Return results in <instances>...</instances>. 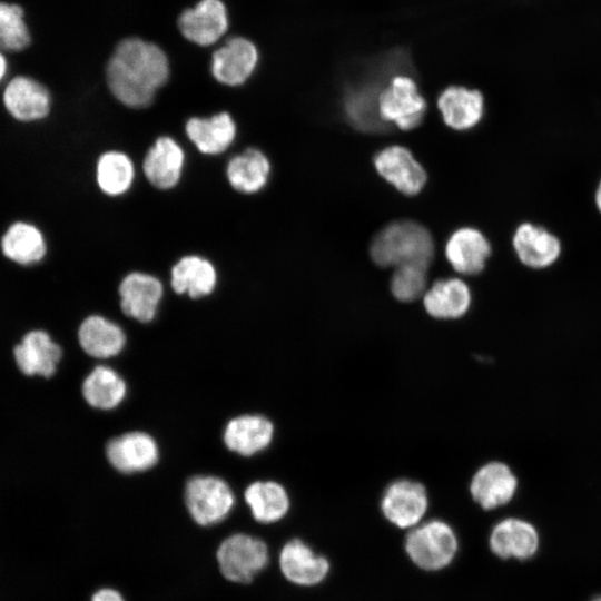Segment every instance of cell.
Segmentation results:
<instances>
[{"label":"cell","instance_id":"obj_4","mask_svg":"<svg viewBox=\"0 0 601 601\" xmlns=\"http://www.w3.org/2000/svg\"><path fill=\"white\" fill-rule=\"evenodd\" d=\"M374 263L382 267L417 264L428 267L434 254L430 231L412 220L388 224L373 238L370 248Z\"/></svg>","mask_w":601,"mask_h":601},{"label":"cell","instance_id":"obj_32","mask_svg":"<svg viewBox=\"0 0 601 601\" xmlns=\"http://www.w3.org/2000/svg\"><path fill=\"white\" fill-rule=\"evenodd\" d=\"M134 165L130 158L120 151H108L97 162V183L109 196L126 193L134 180Z\"/></svg>","mask_w":601,"mask_h":601},{"label":"cell","instance_id":"obj_33","mask_svg":"<svg viewBox=\"0 0 601 601\" xmlns=\"http://www.w3.org/2000/svg\"><path fill=\"white\" fill-rule=\"evenodd\" d=\"M30 41L22 7L0 1V51H21Z\"/></svg>","mask_w":601,"mask_h":601},{"label":"cell","instance_id":"obj_34","mask_svg":"<svg viewBox=\"0 0 601 601\" xmlns=\"http://www.w3.org/2000/svg\"><path fill=\"white\" fill-rule=\"evenodd\" d=\"M427 267L406 264L396 267L391 278V292L401 302H413L425 293Z\"/></svg>","mask_w":601,"mask_h":601},{"label":"cell","instance_id":"obj_37","mask_svg":"<svg viewBox=\"0 0 601 601\" xmlns=\"http://www.w3.org/2000/svg\"><path fill=\"white\" fill-rule=\"evenodd\" d=\"M595 204H597L598 209L601 213V180L595 191Z\"/></svg>","mask_w":601,"mask_h":601},{"label":"cell","instance_id":"obj_22","mask_svg":"<svg viewBox=\"0 0 601 601\" xmlns=\"http://www.w3.org/2000/svg\"><path fill=\"white\" fill-rule=\"evenodd\" d=\"M61 355L59 345L43 331L28 333L14 347L17 365L26 375L52 376Z\"/></svg>","mask_w":601,"mask_h":601},{"label":"cell","instance_id":"obj_7","mask_svg":"<svg viewBox=\"0 0 601 601\" xmlns=\"http://www.w3.org/2000/svg\"><path fill=\"white\" fill-rule=\"evenodd\" d=\"M269 549L259 538L238 533L225 539L218 548L217 561L225 578L248 583L269 564Z\"/></svg>","mask_w":601,"mask_h":601},{"label":"cell","instance_id":"obj_24","mask_svg":"<svg viewBox=\"0 0 601 601\" xmlns=\"http://www.w3.org/2000/svg\"><path fill=\"white\" fill-rule=\"evenodd\" d=\"M187 137L206 155H218L234 141L236 125L228 112L210 118H190L185 126Z\"/></svg>","mask_w":601,"mask_h":601},{"label":"cell","instance_id":"obj_2","mask_svg":"<svg viewBox=\"0 0 601 601\" xmlns=\"http://www.w3.org/2000/svg\"><path fill=\"white\" fill-rule=\"evenodd\" d=\"M402 544L408 562L426 574L449 570L456 562L462 548L456 528L441 516H428L404 532Z\"/></svg>","mask_w":601,"mask_h":601},{"label":"cell","instance_id":"obj_20","mask_svg":"<svg viewBox=\"0 0 601 601\" xmlns=\"http://www.w3.org/2000/svg\"><path fill=\"white\" fill-rule=\"evenodd\" d=\"M437 107L449 127L465 130L476 126L482 119L484 98L479 90L450 86L439 96Z\"/></svg>","mask_w":601,"mask_h":601},{"label":"cell","instance_id":"obj_35","mask_svg":"<svg viewBox=\"0 0 601 601\" xmlns=\"http://www.w3.org/2000/svg\"><path fill=\"white\" fill-rule=\"evenodd\" d=\"M90 601H125L121 594L112 589H100L96 591Z\"/></svg>","mask_w":601,"mask_h":601},{"label":"cell","instance_id":"obj_15","mask_svg":"<svg viewBox=\"0 0 601 601\" xmlns=\"http://www.w3.org/2000/svg\"><path fill=\"white\" fill-rule=\"evenodd\" d=\"M109 463L121 473L142 472L159 457L156 441L145 432H128L111 439L106 446Z\"/></svg>","mask_w":601,"mask_h":601},{"label":"cell","instance_id":"obj_3","mask_svg":"<svg viewBox=\"0 0 601 601\" xmlns=\"http://www.w3.org/2000/svg\"><path fill=\"white\" fill-rule=\"evenodd\" d=\"M405 58L392 56L375 65L358 79L349 82L343 96V110L357 130L382 132L390 128L380 117L378 98L388 80L405 70Z\"/></svg>","mask_w":601,"mask_h":601},{"label":"cell","instance_id":"obj_21","mask_svg":"<svg viewBox=\"0 0 601 601\" xmlns=\"http://www.w3.org/2000/svg\"><path fill=\"white\" fill-rule=\"evenodd\" d=\"M184 159V151L174 139L160 137L144 159V174L155 187L170 189L180 179Z\"/></svg>","mask_w":601,"mask_h":601},{"label":"cell","instance_id":"obj_9","mask_svg":"<svg viewBox=\"0 0 601 601\" xmlns=\"http://www.w3.org/2000/svg\"><path fill=\"white\" fill-rule=\"evenodd\" d=\"M426 101L418 92L415 80L405 73L393 76L378 98V114L387 125L393 122L400 129L417 127L424 117Z\"/></svg>","mask_w":601,"mask_h":601},{"label":"cell","instance_id":"obj_26","mask_svg":"<svg viewBox=\"0 0 601 601\" xmlns=\"http://www.w3.org/2000/svg\"><path fill=\"white\" fill-rule=\"evenodd\" d=\"M245 500L254 519L262 524L282 521L290 510L287 490L275 481H256L247 486Z\"/></svg>","mask_w":601,"mask_h":601},{"label":"cell","instance_id":"obj_14","mask_svg":"<svg viewBox=\"0 0 601 601\" xmlns=\"http://www.w3.org/2000/svg\"><path fill=\"white\" fill-rule=\"evenodd\" d=\"M374 166L385 180L407 196L418 194L426 183L425 170L402 146H390L377 152Z\"/></svg>","mask_w":601,"mask_h":601},{"label":"cell","instance_id":"obj_5","mask_svg":"<svg viewBox=\"0 0 601 601\" xmlns=\"http://www.w3.org/2000/svg\"><path fill=\"white\" fill-rule=\"evenodd\" d=\"M277 560L286 582L300 590L323 585L333 571L329 556L299 535L288 538L283 543Z\"/></svg>","mask_w":601,"mask_h":601},{"label":"cell","instance_id":"obj_6","mask_svg":"<svg viewBox=\"0 0 601 601\" xmlns=\"http://www.w3.org/2000/svg\"><path fill=\"white\" fill-rule=\"evenodd\" d=\"M431 501L425 485L410 479H397L387 484L378 501V511L392 528L406 532L424 521Z\"/></svg>","mask_w":601,"mask_h":601},{"label":"cell","instance_id":"obj_13","mask_svg":"<svg viewBox=\"0 0 601 601\" xmlns=\"http://www.w3.org/2000/svg\"><path fill=\"white\" fill-rule=\"evenodd\" d=\"M257 62L255 43L244 37H233L213 53L211 73L223 85L238 86L252 76Z\"/></svg>","mask_w":601,"mask_h":601},{"label":"cell","instance_id":"obj_27","mask_svg":"<svg viewBox=\"0 0 601 601\" xmlns=\"http://www.w3.org/2000/svg\"><path fill=\"white\" fill-rule=\"evenodd\" d=\"M78 338L82 349L96 358L116 356L126 344L122 329L99 315H91L81 323Z\"/></svg>","mask_w":601,"mask_h":601},{"label":"cell","instance_id":"obj_30","mask_svg":"<svg viewBox=\"0 0 601 601\" xmlns=\"http://www.w3.org/2000/svg\"><path fill=\"white\" fill-rule=\"evenodd\" d=\"M127 387L122 377L112 368L96 366L85 378L82 394L87 403L99 410L118 406L126 396Z\"/></svg>","mask_w":601,"mask_h":601},{"label":"cell","instance_id":"obj_28","mask_svg":"<svg viewBox=\"0 0 601 601\" xmlns=\"http://www.w3.org/2000/svg\"><path fill=\"white\" fill-rule=\"evenodd\" d=\"M216 283L215 267L200 256H185L171 269L170 284L177 294H187L193 298H199L209 295Z\"/></svg>","mask_w":601,"mask_h":601},{"label":"cell","instance_id":"obj_23","mask_svg":"<svg viewBox=\"0 0 601 601\" xmlns=\"http://www.w3.org/2000/svg\"><path fill=\"white\" fill-rule=\"evenodd\" d=\"M273 435V423L265 416L240 415L227 423L224 442L230 451L250 456L265 450Z\"/></svg>","mask_w":601,"mask_h":601},{"label":"cell","instance_id":"obj_31","mask_svg":"<svg viewBox=\"0 0 601 601\" xmlns=\"http://www.w3.org/2000/svg\"><path fill=\"white\" fill-rule=\"evenodd\" d=\"M1 248L4 256L21 265L38 263L46 255V242L41 231L22 221L8 228L2 237Z\"/></svg>","mask_w":601,"mask_h":601},{"label":"cell","instance_id":"obj_29","mask_svg":"<svg viewBox=\"0 0 601 601\" xmlns=\"http://www.w3.org/2000/svg\"><path fill=\"white\" fill-rule=\"evenodd\" d=\"M270 164L258 149L248 148L233 157L227 165V178L231 187L244 194L259 191L267 183Z\"/></svg>","mask_w":601,"mask_h":601},{"label":"cell","instance_id":"obj_38","mask_svg":"<svg viewBox=\"0 0 601 601\" xmlns=\"http://www.w3.org/2000/svg\"><path fill=\"white\" fill-rule=\"evenodd\" d=\"M588 601H601V594H597L594 597H592L590 600Z\"/></svg>","mask_w":601,"mask_h":601},{"label":"cell","instance_id":"obj_16","mask_svg":"<svg viewBox=\"0 0 601 601\" xmlns=\"http://www.w3.org/2000/svg\"><path fill=\"white\" fill-rule=\"evenodd\" d=\"M122 312L141 323L156 316L164 289L160 280L149 274L134 272L128 274L119 286Z\"/></svg>","mask_w":601,"mask_h":601},{"label":"cell","instance_id":"obj_25","mask_svg":"<svg viewBox=\"0 0 601 601\" xmlns=\"http://www.w3.org/2000/svg\"><path fill=\"white\" fill-rule=\"evenodd\" d=\"M471 299L469 286L459 278L439 279L423 296L426 312L440 319L463 316L470 308Z\"/></svg>","mask_w":601,"mask_h":601},{"label":"cell","instance_id":"obj_11","mask_svg":"<svg viewBox=\"0 0 601 601\" xmlns=\"http://www.w3.org/2000/svg\"><path fill=\"white\" fill-rule=\"evenodd\" d=\"M519 481L511 467L500 461L482 465L471 477L469 493L484 512L508 505L515 496Z\"/></svg>","mask_w":601,"mask_h":601},{"label":"cell","instance_id":"obj_10","mask_svg":"<svg viewBox=\"0 0 601 601\" xmlns=\"http://www.w3.org/2000/svg\"><path fill=\"white\" fill-rule=\"evenodd\" d=\"M185 502L195 522L207 526L223 521L234 506L229 485L210 475L191 477L185 487Z\"/></svg>","mask_w":601,"mask_h":601},{"label":"cell","instance_id":"obj_8","mask_svg":"<svg viewBox=\"0 0 601 601\" xmlns=\"http://www.w3.org/2000/svg\"><path fill=\"white\" fill-rule=\"evenodd\" d=\"M540 533L530 521L505 516L492 523L486 536L490 553L502 562H528L540 550Z\"/></svg>","mask_w":601,"mask_h":601},{"label":"cell","instance_id":"obj_36","mask_svg":"<svg viewBox=\"0 0 601 601\" xmlns=\"http://www.w3.org/2000/svg\"><path fill=\"white\" fill-rule=\"evenodd\" d=\"M7 59L4 58L2 51H0V81L3 79V77L7 73Z\"/></svg>","mask_w":601,"mask_h":601},{"label":"cell","instance_id":"obj_1","mask_svg":"<svg viewBox=\"0 0 601 601\" xmlns=\"http://www.w3.org/2000/svg\"><path fill=\"white\" fill-rule=\"evenodd\" d=\"M169 77V61L157 45L131 37L115 48L106 68L114 97L130 108L149 106Z\"/></svg>","mask_w":601,"mask_h":601},{"label":"cell","instance_id":"obj_19","mask_svg":"<svg viewBox=\"0 0 601 601\" xmlns=\"http://www.w3.org/2000/svg\"><path fill=\"white\" fill-rule=\"evenodd\" d=\"M3 101L18 120L32 121L46 117L50 110L48 90L32 78L18 76L6 87Z\"/></svg>","mask_w":601,"mask_h":601},{"label":"cell","instance_id":"obj_18","mask_svg":"<svg viewBox=\"0 0 601 601\" xmlns=\"http://www.w3.org/2000/svg\"><path fill=\"white\" fill-rule=\"evenodd\" d=\"M491 255V245L477 229L463 227L454 231L445 246V256L460 274L481 273Z\"/></svg>","mask_w":601,"mask_h":601},{"label":"cell","instance_id":"obj_12","mask_svg":"<svg viewBox=\"0 0 601 601\" xmlns=\"http://www.w3.org/2000/svg\"><path fill=\"white\" fill-rule=\"evenodd\" d=\"M228 24V11L221 0H200L178 18L181 35L203 47L217 42L226 33Z\"/></svg>","mask_w":601,"mask_h":601},{"label":"cell","instance_id":"obj_17","mask_svg":"<svg viewBox=\"0 0 601 601\" xmlns=\"http://www.w3.org/2000/svg\"><path fill=\"white\" fill-rule=\"evenodd\" d=\"M513 247L520 262L533 269L553 265L561 254L559 238L531 223L521 224L513 236Z\"/></svg>","mask_w":601,"mask_h":601}]
</instances>
